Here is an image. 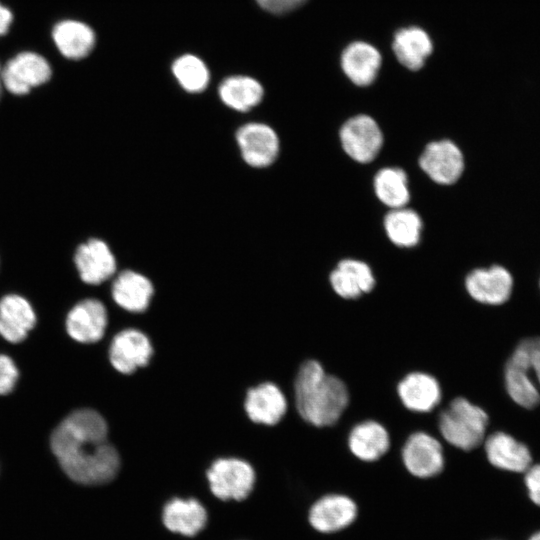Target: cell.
Returning a JSON list of instances; mask_svg holds the SVG:
<instances>
[{
	"label": "cell",
	"instance_id": "cell-7",
	"mask_svg": "<svg viewBox=\"0 0 540 540\" xmlns=\"http://www.w3.org/2000/svg\"><path fill=\"white\" fill-rule=\"evenodd\" d=\"M402 461L410 474L418 478H431L444 467L441 443L432 435L418 431L412 433L402 447Z\"/></svg>",
	"mask_w": 540,
	"mask_h": 540
},
{
	"label": "cell",
	"instance_id": "cell-36",
	"mask_svg": "<svg viewBox=\"0 0 540 540\" xmlns=\"http://www.w3.org/2000/svg\"><path fill=\"white\" fill-rule=\"evenodd\" d=\"M527 540H540V529L534 531L529 535Z\"/></svg>",
	"mask_w": 540,
	"mask_h": 540
},
{
	"label": "cell",
	"instance_id": "cell-35",
	"mask_svg": "<svg viewBox=\"0 0 540 540\" xmlns=\"http://www.w3.org/2000/svg\"><path fill=\"white\" fill-rule=\"evenodd\" d=\"M12 19L13 15L11 11L0 4V36L8 32Z\"/></svg>",
	"mask_w": 540,
	"mask_h": 540
},
{
	"label": "cell",
	"instance_id": "cell-9",
	"mask_svg": "<svg viewBox=\"0 0 540 540\" xmlns=\"http://www.w3.org/2000/svg\"><path fill=\"white\" fill-rule=\"evenodd\" d=\"M531 376L527 353L518 343L505 363L504 385L510 399L527 410L540 405V392Z\"/></svg>",
	"mask_w": 540,
	"mask_h": 540
},
{
	"label": "cell",
	"instance_id": "cell-25",
	"mask_svg": "<svg viewBox=\"0 0 540 540\" xmlns=\"http://www.w3.org/2000/svg\"><path fill=\"white\" fill-rule=\"evenodd\" d=\"M153 295V285L144 275L132 271H122L112 285L114 301L130 312H143Z\"/></svg>",
	"mask_w": 540,
	"mask_h": 540
},
{
	"label": "cell",
	"instance_id": "cell-24",
	"mask_svg": "<svg viewBox=\"0 0 540 540\" xmlns=\"http://www.w3.org/2000/svg\"><path fill=\"white\" fill-rule=\"evenodd\" d=\"M52 37L60 53L71 60L88 56L96 43L94 31L85 23L75 20L57 23L52 30Z\"/></svg>",
	"mask_w": 540,
	"mask_h": 540
},
{
	"label": "cell",
	"instance_id": "cell-27",
	"mask_svg": "<svg viewBox=\"0 0 540 540\" xmlns=\"http://www.w3.org/2000/svg\"><path fill=\"white\" fill-rule=\"evenodd\" d=\"M218 93L226 106L236 111L246 112L261 102L264 89L260 82L252 77L234 75L221 82Z\"/></svg>",
	"mask_w": 540,
	"mask_h": 540
},
{
	"label": "cell",
	"instance_id": "cell-10",
	"mask_svg": "<svg viewBox=\"0 0 540 540\" xmlns=\"http://www.w3.org/2000/svg\"><path fill=\"white\" fill-rule=\"evenodd\" d=\"M236 140L243 160L254 168L271 165L279 153L276 132L264 123L252 122L241 126Z\"/></svg>",
	"mask_w": 540,
	"mask_h": 540
},
{
	"label": "cell",
	"instance_id": "cell-32",
	"mask_svg": "<svg viewBox=\"0 0 540 540\" xmlns=\"http://www.w3.org/2000/svg\"><path fill=\"white\" fill-rule=\"evenodd\" d=\"M18 370L13 360L0 354V395L10 393L17 382Z\"/></svg>",
	"mask_w": 540,
	"mask_h": 540
},
{
	"label": "cell",
	"instance_id": "cell-13",
	"mask_svg": "<svg viewBox=\"0 0 540 540\" xmlns=\"http://www.w3.org/2000/svg\"><path fill=\"white\" fill-rule=\"evenodd\" d=\"M152 353L151 343L144 333L136 329H126L113 338L109 359L116 370L130 374L138 367L146 366Z\"/></svg>",
	"mask_w": 540,
	"mask_h": 540
},
{
	"label": "cell",
	"instance_id": "cell-2",
	"mask_svg": "<svg viewBox=\"0 0 540 540\" xmlns=\"http://www.w3.org/2000/svg\"><path fill=\"white\" fill-rule=\"evenodd\" d=\"M294 389L299 415L307 423L319 428L334 425L350 399L344 381L326 373L317 360H308L301 365Z\"/></svg>",
	"mask_w": 540,
	"mask_h": 540
},
{
	"label": "cell",
	"instance_id": "cell-38",
	"mask_svg": "<svg viewBox=\"0 0 540 540\" xmlns=\"http://www.w3.org/2000/svg\"><path fill=\"white\" fill-rule=\"evenodd\" d=\"M491 540H500V539H491Z\"/></svg>",
	"mask_w": 540,
	"mask_h": 540
},
{
	"label": "cell",
	"instance_id": "cell-8",
	"mask_svg": "<svg viewBox=\"0 0 540 540\" xmlns=\"http://www.w3.org/2000/svg\"><path fill=\"white\" fill-rule=\"evenodd\" d=\"M483 444L486 459L496 470L522 475L533 464L529 447L504 431L488 435Z\"/></svg>",
	"mask_w": 540,
	"mask_h": 540
},
{
	"label": "cell",
	"instance_id": "cell-6",
	"mask_svg": "<svg viewBox=\"0 0 540 540\" xmlns=\"http://www.w3.org/2000/svg\"><path fill=\"white\" fill-rule=\"evenodd\" d=\"M339 135L344 151L360 163L372 161L383 144V135L378 124L368 115H357L348 119L341 127Z\"/></svg>",
	"mask_w": 540,
	"mask_h": 540
},
{
	"label": "cell",
	"instance_id": "cell-33",
	"mask_svg": "<svg viewBox=\"0 0 540 540\" xmlns=\"http://www.w3.org/2000/svg\"><path fill=\"white\" fill-rule=\"evenodd\" d=\"M525 349L529 366L540 386V336H530L523 338L519 342Z\"/></svg>",
	"mask_w": 540,
	"mask_h": 540
},
{
	"label": "cell",
	"instance_id": "cell-1",
	"mask_svg": "<svg viewBox=\"0 0 540 540\" xmlns=\"http://www.w3.org/2000/svg\"><path fill=\"white\" fill-rule=\"evenodd\" d=\"M50 445L63 471L79 484H105L119 471V454L108 440L106 421L95 410L70 413L53 431Z\"/></svg>",
	"mask_w": 540,
	"mask_h": 540
},
{
	"label": "cell",
	"instance_id": "cell-26",
	"mask_svg": "<svg viewBox=\"0 0 540 540\" xmlns=\"http://www.w3.org/2000/svg\"><path fill=\"white\" fill-rule=\"evenodd\" d=\"M432 50L430 37L418 27L402 28L394 35L393 51L400 64L407 69L416 71L422 68Z\"/></svg>",
	"mask_w": 540,
	"mask_h": 540
},
{
	"label": "cell",
	"instance_id": "cell-20",
	"mask_svg": "<svg viewBox=\"0 0 540 540\" xmlns=\"http://www.w3.org/2000/svg\"><path fill=\"white\" fill-rule=\"evenodd\" d=\"M347 444L356 458L364 462H374L389 450L390 436L382 424L374 420H366L351 429Z\"/></svg>",
	"mask_w": 540,
	"mask_h": 540
},
{
	"label": "cell",
	"instance_id": "cell-4",
	"mask_svg": "<svg viewBox=\"0 0 540 540\" xmlns=\"http://www.w3.org/2000/svg\"><path fill=\"white\" fill-rule=\"evenodd\" d=\"M212 493L221 500L241 501L248 497L255 483L252 466L237 458L217 459L207 471Z\"/></svg>",
	"mask_w": 540,
	"mask_h": 540
},
{
	"label": "cell",
	"instance_id": "cell-16",
	"mask_svg": "<svg viewBox=\"0 0 540 540\" xmlns=\"http://www.w3.org/2000/svg\"><path fill=\"white\" fill-rule=\"evenodd\" d=\"M397 394L405 408L417 413L432 411L442 398L438 380L420 371L411 372L401 379L397 385Z\"/></svg>",
	"mask_w": 540,
	"mask_h": 540
},
{
	"label": "cell",
	"instance_id": "cell-23",
	"mask_svg": "<svg viewBox=\"0 0 540 540\" xmlns=\"http://www.w3.org/2000/svg\"><path fill=\"white\" fill-rule=\"evenodd\" d=\"M162 519L168 530L194 536L205 527L207 512L195 499L173 498L164 506Z\"/></svg>",
	"mask_w": 540,
	"mask_h": 540
},
{
	"label": "cell",
	"instance_id": "cell-5",
	"mask_svg": "<svg viewBox=\"0 0 540 540\" xmlns=\"http://www.w3.org/2000/svg\"><path fill=\"white\" fill-rule=\"evenodd\" d=\"M51 74L48 61L33 52L17 54L1 70L3 87L15 95L27 94L32 88L46 83Z\"/></svg>",
	"mask_w": 540,
	"mask_h": 540
},
{
	"label": "cell",
	"instance_id": "cell-29",
	"mask_svg": "<svg viewBox=\"0 0 540 540\" xmlns=\"http://www.w3.org/2000/svg\"><path fill=\"white\" fill-rule=\"evenodd\" d=\"M374 189L378 199L392 209L405 207L410 198L407 175L401 168L381 169L375 175Z\"/></svg>",
	"mask_w": 540,
	"mask_h": 540
},
{
	"label": "cell",
	"instance_id": "cell-18",
	"mask_svg": "<svg viewBox=\"0 0 540 540\" xmlns=\"http://www.w3.org/2000/svg\"><path fill=\"white\" fill-rule=\"evenodd\" d=\"M245 410L253 422L275 425L285 415L287 402L280 388L267 382L248 390Z\"/></svg>",
	"mask_w": 540,
	"mask_h": 540
},
{
	"label": "cell",
	"instance_id": "cell-19",
	"mask_svg": "<svg viewBox=\"0 0 540 540\" xmlns=\"http://www.w3.org/2000/svg\"><path fill=\"white\" fill-rule=\"evenodd\" d=\"M334 292L344 299H356L369 293L375 286L370 267L359 260L344 259L330 274Z\"/></svg>",
	"mask_w": 540,
	"mask_h": 540
},
{
	"label": "cell",
	"instance_id": "cell-3",
	"mask_svg": "<svg viewBox=\"0 0 540 540\" xmlns=\"http://www.w3.org/2000/svg\"><path fill=\"white\" fill-rule=\"evenodd\" d=\"M488 424L487 412L464 397L453 399L438 418L442 437L463 451H471L484 442Z\"/></svg>",
	"mask_w": 540,
	"mask_h": 540
},
{
	"label": "cell",
	"instance_id": "cell-34",
	"mask_svg": "<svg viewBox=\"0 0 540 540\" xmlns=\"http://www.w3.org/2000/svg\"><path fill=\"white\" fill-rule=\"evenodd\" d=\"M307 0H256L257 4L265 11L281 15L291 12L302 6Z\"/></svg>",
	"mask_w": 540,
	"mask_h": 540
},
{
	"label": "cell",
	"instance_id": "cell-17",
	"mask_svg": "<svg viewBox=\"0 0 540 540\" xmlns=\"http://www.w3.org/2000/svg\"><path fill=\"white\" fill-rule=\"evenodd\" d=\"M75 264L81 279L92 285L108 280L116 271V260L112 251L99 239H90L78 247Z\"/></svg>",
	"mask_w": 540,
	"mask_h": 540
},
{
	"label": "cell",
	"instance_id": "cell-22",
	"mask_svg": "<svg viewBox=\"0 0 540 540\" xmlns=\"http://www.w3.org/2000/svg\"><path fill=\"white\" fill-rule=\"evenodd\" d=\"M35 323L34 310L23 297L12 294L0 300V335L7 341L22 342Z\"/></svg>",
	"mask_w": 540,
	"mask_h": 540
},
{
	"label": "cell",
	"instance_id": "cell-14",
	"mask_svg": "<svg viewBox=\"0 0 540 540\" xmlns=\"http://www.w3.org/2000/svg\"><path fill=\"white\" fill-rule=\"evenodd\" d=\"M357 516L355 502L346 495L329 494L318 499L310 508L309 522L322 533H333L348 527Z\"/></svg>",
	"mask_w": 540,
	"mask_h": 540
},
{
	"label": "cell",
	"instance_id": "cell-11",
	"mask_svg": "<svg viewBox=\"0 0 540 540\" xmlns=\"http://www.w3.org/2000/svg\"><path fill=\"white\" fill-rule=\"evenodd\" d=\"M419 165L434 182L449 185L461 176L464 159L456 144L450 140H439L425 147Z\"/></svg>",
	"mask_w": 540,
	"mask_h": 540
},
{
	"label": "cell",
	"instance_id": "cell-37",
	"mask_svg": "<svg viewBox=\"0 0 540 540\" xmlns=\"http://www.w3.org/2000/svg\"><path fill=\"white\" fill-rule=\"evenodd\" d=\"M1 70H2V67L0 65V95H1V90H2V87H3V84H2V76H1Z\"/></svg>",
	"mask_w": 540,
	"mask_h": 540
},
{
	"label": "cell",
	"instance_id": "cell-28",
	"mask_svg": "<svg viewBox=\"0 0 540 540\" xmlns=\"http://www.w3.org/2000/svg\"><path fill=\"white\" fill-rule=\"evenodd\" d=\"M388 238L399 247H413L420 240L422 221L412 209L400 207L392 209L384 219Z\"/></svg>",
	"mask_w": 540,
	"mask_h": 540
},
{
	"label": "cell",
	"instance_id": "cell-30",
	"mask_svg": "<svg viewBox=\"0 0 540 540\" xmlns=\"http://www.w3.org/2000/svg\"><path fill=\"white\" fill-rule=\"evenodd\" d=\"M172 73L180 86L190 93L202 92L210 80L206 64L192 54L178 57L172 64Z\"/></svg>",
	"mask_w": 540,
	"mask_h": 540
},
{
	"label": "cell",
	"instance_id": "cell-31",
	"mask_svg": "<svg viewBox=\"0 0 540 540\" xmlns=\"http://www.w3.org/2000/svg\"><path fill=\"white\" fill-rule=\"evenodd\" d=\"M522 482L529 501L540 508V462L533 463L522 474Z\"/></svg>",
	"mask_w": 540,
	"mask_h": 540
},
{
	"label": "cell",
	"instance_id": "cell-21",
	"mask_svg": "<svg viewBox=\"0 0 540 540\" xmlns=\"http://www.w3.org/2000/svg\"><path fill=\"white\" fill-rule=\"evenodd\" d=\"M381 55L372 45L356 41L349 44L341 55V67L357 86H368L377 77Z\"/></svg>",
	"mask_w": 540,
	"mask_h": 540
},
{
	"label": "cell",
	"instance_id": "cell-12",
	"mask_svg": "<svg viewBox=\"0 0 540 540\" xmlns=\"http://www.w3.org/2000/svg\"><path fill=\"white\" fill-rule=\"evenodd\" d=\"M468 294L477 302L485 305H502L512 294L513 279L501 266L476 269L465 280Z\"/></svg>",
	"mask_w": 540,
	"mask_h": 540
},
{
	"label": "cell",
	"instance_id": "cell-15",
	"mask_svg": "<svg viewBox=\"0 0 540 540\" xmlns=\"http://www.w3.org/2000/svg\"><path fill=\"white\" fill-rule=\"evenodd\" d=\"M107 325V312L96 299H85L77 303L68 313L66 329L74 340L94 343L100 340Z\"/></svg>",
	"mask_w": 540,
	"mask_h": 540
}]
</instances>
